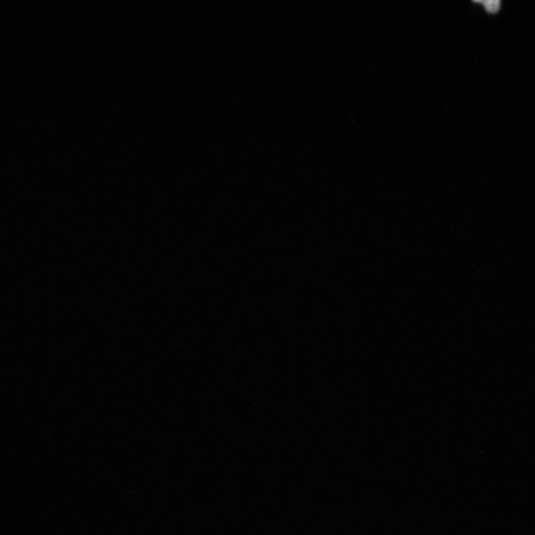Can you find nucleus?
I'll use <instances>...</instances> for the list:
<instances>
[{
    "label": "nucleus",
    "mask_w": 535,
    "mask_h": 535,
    "mask_svg": "<svg viewBox=\"0 0 535 535\" xmlns=\"http://www.w3.org/2000/svg\"><path fill=\"white\" fill-rule=\"evenodd\" d=\"M486 10L488 13L494 14L499 11L500 2L499 0H487L484 3Z\"/></svg>",
    "instance_id": "f257e3e1"
}]
</instances>
